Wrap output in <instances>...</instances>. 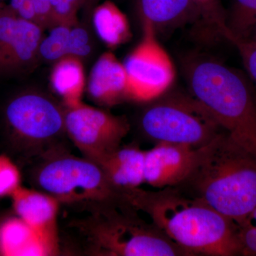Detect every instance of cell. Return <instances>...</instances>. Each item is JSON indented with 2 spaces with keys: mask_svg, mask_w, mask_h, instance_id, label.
<instances>
[{
  "mask_svg": "<svg viewBox=\"0 0 256 256\" xmlns=\"http://www.w3.org/2000/svg\"><path fill=\"white\" fill-rule=\"evenodd\" d=\"M194 98L256 156V99L245 78L218 60L200 57L185 68Z\"/></svg>",
  "mask_w": 256,
  "mask_h": 256,
  "instance_id": "3957f363",
  "label": "cell"
},
{
  "mask_svg": "<svg viewBox=\"0 0 256 256\" xmlns=\"http://www.w3.org/2000/svg\"><path fill=\"white\" fill-rule=\"evenodd\" d=\"M201 18L202 23L208 25L218 34L232 42L234 36L229 30L228 18L220 0H191Z\"/></svg>",
  "mask_w": 256,
  "mask_h": 256,
  "instance_id": "d6986e66",
  "label": "cell"
},
{
  "mask_svg": "<svg viewBox=\"0 0 256 256\" xmlns=\"http://www.w3.org/2000/svg\"><path fill=\"white\" fill-rule=\"evenodd\" d=\"M92 23L98 36L110 48L120 46L132 38L127 16L109 0L92 10Z\"/></svg>",
  "mask_w": 256,
  "mask_h": 256,
  "instance_id": "ac0fdd59",
  "label": "cell"
},
{
  "mask_svg": "<svg viewBox=\"0 0 256 256\" xmlns=\"http://www.w3.org/2000/svg\"><path fill=\"white\" fill-rule=\"evenodd\" d=\"M73 26L56 24L50 28L46 36L43 37L40 44V58L47 62L56 63L67 56L69 34Z\"/></svg>",
  "mask_w": 256,
  "mask_h": 256,
  "instance_id": "ffe728a7",
  "label": "cell"
},
{
  "mask_svg": "<svg viewBox=\"0 0 256 256\" xmlns=\"http://www.w3.org/2000/svg\"><path fill=\"white\" fill-rule=\"evenodd\" d=\"M21 173L14 162L0 154V198L11 197L21 185Z\"/></svg>",
  "mask_w": 256,
  "mask_h": 256,
  "instance_id": "603a6c76",
  "label": "cell"
},
{
  "mask_svg": "<svg viewBox=\"0 0 256 256\" xmlns=\"http://www.w3.org/2000/svg\"><path fill=\"white\" fill-rule=\"evenodd\" d=\"M94 50V42L90 32L78 24L70 28L67 56L84 60L90 56Z\"/></svg>",
  "mask_w": 256,
  "mask_h": 256,
  "instance_id": "7402d4cb",
  "label": "cell"
},
{
  "mask_svg": "<svg viewBox=\"0 0 256 256\" xmlns=\"http://www.w3.org/2000/svg\"><path fill=\"white\" fill-rule=\"evenodd\" d=\"M120 195L188 256L242 255L238 224L176 186L128 188Z\"/></svg>",
  "mask_w": 256,
  "mask_h": 256,
  "instance_id": "6da1fadb",
  "label": "cell"
},
{
  "mask_svg": "<svg viewBox=\"0 0 256 256\" xmlns=\"http://www.w3.org/2000/svg\"><path fill=\"white\" fill-rule=\"evenodd\" d=\"M44 156L34 172L35 182L41 191L54 197L60 204L92 208L120 198V192L97 163L56 150Z\"/></svg>",
  "mask_w": 256,
  "mask_h": 256,
  "instance_id": "5b68a950",
  "label": "cell"
},
{
  "mask_svg": "<svg viewBox=\"0 0 256 256\" xmlns=\"http://www.w3.org/2000/svg\"><path fill=\"white\" fill-rule=\"evenodd\" d=\"M232 43L238 50L248 74L256 82V45L242 38H235Z\"/></svg>",
  "mask_w": 256,
  "mask_h": 256,
  "instance_id": "d4e9b609",
  "label": "cell"
},
{
  "mask_svg": "<svg viewBox=\"0 0 256 256\" xmlns=\"http://www.w3.org/2000/svg\"><path fill=\"white\" fill-rule=\"evenodd\" d=\"M92 214L75 224L96 256H188L139 212L120 198L90 208Z\"/></svg>",
  "mask_w": 256,
  "mask_h": 256,
  "instance_id": "277c9868",
  "label": "cell"
},
{
  "mask_svg": "<svg viewBox=\"0 0 256 256\" xmlns=\"http://www.w3.org/2000/svg\"><path fill=\"white\" fill-rule=\"evenodd\" d=\"M58 252L18 216L0 224V256H46Z\"/></svg>",
  "mask_w": 256,
  "mask_h": 256,
  "instance_id": "5bb4252c",
  "label": "cell"
},
{
  "mask_svg": "<svg viewBox=\"0 0 256 256\" xmlns=\"http://www.w3.org/2000/svg\"><path fill=\"white\" fill-rule=\"evenodd\" d=\"M2 6V5L1 4H0V8H1V6Z\"/></svg>",
  "mask_w": 256,
  "mask_h": 256,
  "instance_id": "f546056e",
  "label": "cell"
},
{
  "mask_svg": "<svg viewBox=\"0 0 256 256\" xmlns=\"http://www.w3.org/2000/svg\"><path fill=\"white\" fill-rule=\"evenodd\" d=\"M50 82L54 92L62 97L66 108L82 104L86 88L82 60L74 56H66L56 62L50 73Z\"/></svg>",
  "mask_w": 256,
  "mask_h": 256,
  "instance_id": "e0dca14e",
  "label": "cell"
},
{
  "mask_svg": "<svg viewBox=\"0 0 256 256\" xmlns=\"http://www.w3.org/2000/svg\"><path fill=\"white\" fill-rule=\"evenodd\" d=\"M87 90L90 98L104 107H112L130 100L124 63L110 52L102 54L90 70Z\"/></svg>",
  "mask_w": 256,
  "mask_h": 256,
  "instance_id": "4fadbf2b",
  "label": "cell"
},
{
  "mask_svg": "<svg viewBox=\"0 0 256 256\" xmlns=\"http://www.w3.org/2000/svg\"><path fill=\"white\" fill-rule=\"evenodd\" d=\"M256 24V0H234L228 20L229 30L234 36L232 42L235 38H246Z\"/></svg>",
  "mask_w": 256,
  "mask_h": 256,
  "instance_id": "44dd1931",
  "label": "cell"
},
{
  "mask_svg": "<svg viewBox=\"0 0 256 256\" xmlns=\"http://www.w3.org/2000/svg\"><path fill=\"white\" fill-rule=\"evenodd\" d=\"M142 24V40L124 64L128 74L130 100L148 102L158 100L169 90L176 78V69L158 42L152 23L143 20Z\"/></svg>",
  "mask_w": 256,
  "mask_h": 256,
  "instance_id": "ba28073f",
  "label": "cell"
},
{
  "mask_svg": "<svg viewBox=\"0 0 256 256\" xmlns=\"http://www.w3.org/2000/svg\"><path fill=\"white\" fill-rule=\"evenodd\" d=\"M242 40H246L248 41L252 42V44L256 45V24L254 28H252L248 36L246 38H242Z\"/></svg>",
  "mask_w": 256,
  "mask_h": 256,
  "instance_id": "f1b7e54d",
  "label": "cell"
},
{
  "mask_svg": "<svg viewBox=\"0 0 256 256\" xmlns=\"http://www.w3.org/2000/svg\"><path fill=\"white\" fill-rule=\"evenodd\" d=\"M10 198L16 216L58 252L57 218L60 202L46 192L22 186Z\"/></svg>",
  "mask_w": 256,
  "mask_h": 256,
  "instance_id": "7c38bea8",
  "label": "cell"
},
{
  "mask_svg": "<svg viewBox=\"0 0 256 256\" xmlns=\"http://www.w3.org/2000/svg\"><path fill=\"white\" fill-rule=\"evenodd\" d=\"M50 8L56 12L72 11L84 8L85 0H50Z\"/></svg>",
  "mask_w": 256,
  "mask_h": 256,
  "instance_id": "4316f807",
  "label": "cell"
},
{
  "mask_svg": "<svg viewBox=\"0 0 256 256\" xmlns=\"http://www.w3.org/2000/svg\"><path fill=\"white\" fill-rule=\"evenodd\" d=\"M138 6L142 20L152 23L156 32L202 23L191 0H138Z\"/></svg>",
  "mask_w": 256,
  "mask_h": 256,
  "instance_id": "9a60e30c",
  "label": "cell"
},
{
  "mask_svg": "<svg viewBox=\"0 0 256 256\" xmlns=\"http://www.w3.org/2000/svg\"><path fill=\"white\" fill-rule=\"evenodd\" d=\"M143 132L158 142L198 149L225 131L194 98L161 99L148 106L140 119Z\"/></svg>",
  "mask_w": 256,
  "mask_h": 256,
  "instance_id": "8992f818",
  "label": "cell"
},
{
  "mask_svg": "<svg viewBox=\"0 0 256 256\" xmlns=\"http://www.w3.org/2000/svg\"><path fill=\"white\" fill-rule=\"evenodd\" d=\"M242 256H256V206L246 218L238 224Z\"/></svg>",
  "mask_w": 256,
  "mask_h": 256,
  "instance_id": "cb8c5ba5",
  "label": "cell"
},
{
  "mask_svg": "<svg viewBox=\"0 0 256 256\" xmlns=\"http://www.w3.org/2000/svg\"><path fill=\"white\" fill-rule=\"evenodd\" d=\"M195 152L188 146L166 142H158L144 150V183L156 188L178 186L191 171Z\"/></svg>",
  "mask_w": 256,
  "mask_h": 256,
  "instance_id": "8fae6325",
  "label": "cell"
},
{
  "mask_svg": "<svg viewBox=\"0 0 256 256\" xmlns=\"http://www.w3.org/2000/svg\"><path fill=\"white\" fill-rule=\"evenodd\" d=\"M98 0H85V3H84V8L86 11V12H90L92 11L94 8V5L96 4V2Z\"/></svg>",
  "mask_w": 256,
  "mask_h": 256,
  "instance_id": "83f0119b",
  "label": "cell"
},
{
  "mask_svg": "<svg viewBox=\"0 0 256 256\" xmlns=\"http://www.w3.org/2000/svg\"><path fill=\"white\" fill-rule=\"evenodd\" d=\"M143 160L144 150L136 146H121L99 165L111 184L120 192L144 184Z\"/></svg>",
  "mask_w": 256,
  "mask_h": 256,
  "instance_id": "2e32d148",
  "label": "cell"
},
{
  "mask_svg": "<svg viewBox=\"0 0 256 256\" xmlns=\"http://www.w3.org/2000/svg\"><path fill=\"white\" fill-rule=\"evenodd\" d=\"M6 130L15 146L26 152H47L64 134L65 110L53 99L34 92H21L4 109Z\"/></svg>",
  "mask_w": 256,
  "mask_h": 256,
  "instance_id": "52a82bcc",
  "label": "cell"
},
{
  "mask_svg": "<svg viewBox=\"0 0 256 256\" xmlns=\"http://www.w3.org/2000/svg\"><path fill=\"white\" fill-rule=\"evenodd\" d=\"M44 28L20 18L10 6L0 8V77L30 70L40 58Z\"/></svg>",
  "mask_w": 256,
  "mask_h": 256,
  "instance_id": "30bf717a",
  "label": "cell"
},
{
  "mask_svg": "<svg viewBox=\"0 0 256 256\" xmlns=\"http://www.w3.org/2000/svg\"><path fill=\"white\" fill-rule=\"evenodd\" d=\"M130 129L124 116L82 102L65 110L66 134L84 158L98 164L121 146Z\"/></svg>",
  "mask_w": 256,
  "mask_h": 256,
  "instance_id": "9c48e42d",
  "label": "cell"
},
{
  "mask_svg": "<svg viewBox=\"0 0 256 256\" xmlns=\"http://www.w3.org/2000/svg\"><path fill=\"white\" fill-rule=\"evenodd\" d=\"M176 188L240 224L256 206V156L224 131L196 149L190 174Z\"/></svg>",
  "mask_w": 256,
  "mask_h": 256,
  "instance_id": "7a4b0ae2",
  "label": "cell"
},
{
  "mask_svg": "<svg viewBox=\"0 0 256 256\" xmlns=\"http://www.w3.org/2000/svg\"><path fill=\"white\" fill-rule=\"evenodd\" d=\"M36 11L37 22L44 28H50L54 26L50 0H33Z\"/></svg>",
  "mask_w": 256,
  "mask_h": 256,
  "instance_id": "484cf974",
  "label": "cell"
}]
</instances>
